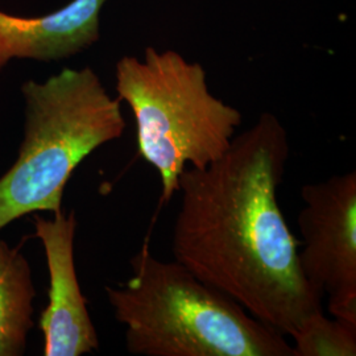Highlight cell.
<instances>
[{"label": "cell", "mask_w": 356, "mask_h": 356, "mask_svg": "<svg viewBox=\"0 0 356 356\" xmlns=\"http://www.w3.org/2000/svg\"><path fill=\"white\" fill-rule=\"evenodd\" d=\"M289 154L279 118L261 115L213 164L185 168L172 234L176 261L285 337L323 298L302 275L300 242L281 211Z\"/></svg>", "instance_id": "cell-1"}, {"label": "cell", "mask_w": 356, "mask_h": 356, "mask_svg": "<svg viewBox=\"0 0 356 356\" xmlns=\"http://www.w3.org/2000/svg\"><path fill=\"white\" fill-rule=\"evenodd\" d=\"M132 277L106 286L126 348L140 356H294L280 331L252 317L178 261L154 257L145 243Z\"/></svg>", "instance_id": "cell-2"}, {"label": "cell", "mask_w": 356, "mask_h": 356, "mask_svg": "<svg viewBox=\"0 0 356 356\" xmlns=\"http://www.w3.org/2000/svg\"><path fill=\"white\" fill-rule=\"evenodd\" d=\"M24 140L0 177V231L22 216L63 211L65 186L90 153L122 138L120 99L91 67L64 69L45 82L28 81Z\"/></svg>", "instance_id": "cell-3"}, {"label": "cell", "mask_w": 356, "mask_h": 356, "mask_svg": "<svg viewBox=\"0 0 356 356\" xmlns=\"http://www.w3.org/2000/svg\"><path fill=\"white\" fill-rule=\"evenodd\" d=\"M115 76L118 99L135 118L139 154L159 173L160 204H168L186 166L202 169L229 149L242 114L210 92L202 65L177 51L149 47L143 60L124 56Z\"/></svg>", "instance_id": "cell-4"}, {"label": "cell", "mask_w": 356, "mask_h": 356, "mask_svg": "<svg viewBox=\"0 0 356 356\" xmlns=\"http://www.w3.org/2000/svg\"><path fill=\"white\" fill-rule=\"evenodd\" d=\"M298 260L309 285L329 296V313L356 326V172L301 188Z\"/></svg>", "instance_id": "cell-5"}, {"label": "cell", "mask_w": 356, "mask_h": 356, "mask_svg": "<svg viewBox=\"0 0 356 356\" xmlns=\"http://www.w3.org/2000/svg\"><path fill=\"white\" fill-rule=\"evenodd\" d=\"M35 229L49 270V304L40 317L44 355L90 354L99 348V339L76 276V213L65 214L63 210L51 219L35 216Z\"/></svg>", "instance_id": "cell-6"}, {"label": "cell", "mask_w": 356, "mask_h": 356, "mask_svg": "<svg viewBox=\"0 0 356 356\" xmlns=\"http://www.w3.org/2000/svg\"><path fill=\"white\" fill-rule=\"evenodd\" d=\"M106 1L72 0L61 10L38 17L0 11V70L13 58L51 61L89 48L99 40Z\"/></svg>", "instance_id": "cell-7"}, {"label": "cell", "mask_w": 356, "mask_h": 356, "mask_svg": "<svg viewBox=\"0 0 356 356\" xmlns=\"http://www.w3.org/2000/svg\"><path fill=\"white\" fill-rule=\"evenodd\" d=\"M32 270L19 248L0 241V356L24 354L33 327Z\"/></svg>", "instance_id": "cell-8"}, {"label": "cell", "mask_w": 356, "mask_h": 356, "mask_svg": "<svg viewBox=\"0 0 356 356\" xmlns=\"http://www.w3.org/2000/svg\"><path fill=\"white\" fill-rule=\"evenodd\" d=\"M294 356H355L356 326L317 310L289 335Z\"/></svg>", "instance_id": "cell-9"}]
</instances>
